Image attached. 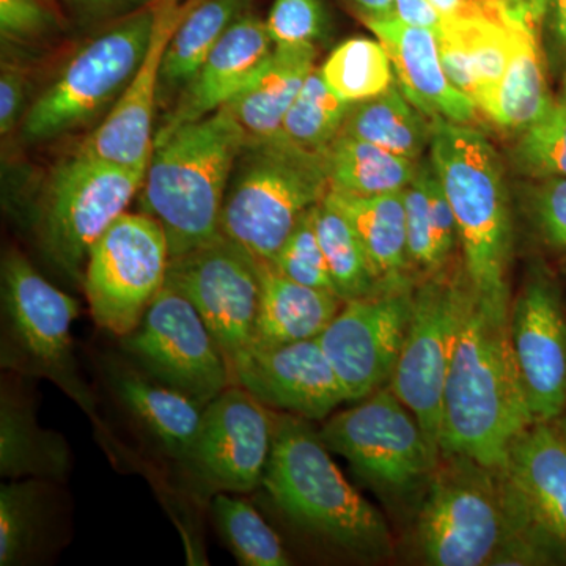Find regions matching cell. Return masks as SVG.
I'll return each mask as SVG.
<instances>
[{
  "instance_id": "cell-1",
  "label": "cell",
  "mask_w": 566,
  "mask_h": 566,
  "mask_svg": "<svg viewBox=\"0 0 566 566\" xmlns=\"http://www.w3.org/2000/svg\"><path fill=\"white\" fill-rule=\"evenodd\" d=\"M510 308L474 292L458 335L442 400L441 453L502 469L510 447L534 423L517 370Z\"/></svg>"
},
{
  "instance_id": "cell-2",
  "label": "cell",
  "mask_w": 566,
  "mask_h": 566,
  "mask_svg": "<svg viewBox=\"0 0 566 566\" xmlns=\"http://www.w3.org/2000/svg\"><path fill=\"white\" fill-rule=\"evenodd\" d=\"M307 419L275 412L273 449L262 485L296 526L359 558L392 553L381 513L349 485Z\"/></svg>"
},
{
  "instance_id": "cell-3",
  "label": "cell",
  "mask_w": 566,
  "mask_h": 566,
  "mask_svg": "<svg viewBox=\"0 0 566 566\" xmlns=\"http://www.w3.org/2000/svg\"><path fill=\"white\" fill-rule=\"evenodd\" d=\"M244 144L243 129L221 107L153 145L139 208L163 227L170 259L221 234L223 200Z\"/></svg>"
},
{
  "instance_id": "cell-4",
  "label": "cell",
  "mask_w": 566,
  "mask_h": 566,
  "mask_svg": "<svg viewBox=\"0 0 566 566\" xmlns=\"http://www.w3.org/2000/svg\"><path fill=\"white\" fill-rule=\"evenodd\" d=\"M431 123L430 159L455 214L465 275L480 297L510 308L513 229L501 158L471 125Z\"/></svg>"
},
{
  "instance_id": "cell-5",
  "label": "cell",
  "mask_w": 566,
  "mask_h": 566,
  "mask_svg": "<svg viewBox=\"0 0 566 566\" xmlns=\"http://www.w3.org/2000/svg\"><path fill=\"white\" fill-rule=\"evenodd\" d=\"M329 189L323 153L305 150L282 133L245 139L223 200L221 232L271 264Z\"/></svg>"
},
{
  "instance_id": "cell-6",
  "label": "cell",
  "mask_w": 566,
  "mask_h": 566,
  "mask_svg": "<svg viewBox=\"0 0 566 566\" xmlns=\"http://www.w3.org/2000/svg\"><path fill=\"white\" fill-rule=\"evenodd\" d=\"M512 534L501 469L441 453L417 517V546L424 564L493 565Z\"/></svg>"
},
{
  "instance_id": "cell-7",
  "label": "cell",
  "mask_w": 566,
  "mask_h": 566,
  "mask_svg": "<svg viewBox=\"0 0 566 566\" xmlns=\"http://www.w3.org/2000/svg\"><path fill=\"white\" fill-rule=\"evenodd\" d=\"M145 169L77 151L55 167L36 205L33 229L41 251L71 282L84 281L93 244L139 196Z\"/></svg>"
},
{
  "instance_id": "cell-8",
  "label": "cell",
  "mask_w": 566,
  "mask_h": 566,
  "mask_svg": "<svg viewBox=\"0 0 566 566\" xmlns=\"http://www.w3.org/2000/svg\"><path fill=\"white\" fill-rule=\"evenodd\" d=\"M155 18L153 2L107 24L84 44L25 112L22 136L29 142L51 140L111 109L147 54Z\"/></svg>"
},
{
  "instance_id": "cell-9",
  "label": "cell",
  "mask_w": 566,
  "mask_h": 566,
  "mask_svg": "<svg viewBox=\"0 0 566 566\" xmlns=\"http://www.w3.org/2000/svg\"><path fill=\"white\" fill-rule=\"evenodd\" d=\"M319 436L331 452L346 458L354 472L386 497H405L427 486L439 460L419 420L389 386L331 417Z\"/></svg>"
},
{
  "instance_id": "cell-10",
  "label": "cell",
  "mask_w": 566,
  "mask_h": 566,
  "mask_svg": "<svg viewBox=\"0 0 566 566\" xmlns=\"http://www.w3.org/2000/svg\"><path fill=\"white\" fill-rule=\"evenodd\" d=\"M170 252L163 227L144 212H125L93 244L85 264V297L93 322L115 337L139 326L167 282Z\"/></svg>"
},
{
  "instance_id": "cell-11",
  "label": "cell",
  "mask_w": 566,
  "mask_h": 566,
  "mask_svg": "<svg viewBox=\"0 0 566 566\" xmlns=\"http://www.w3.org/2000/svg\"><path fill=\"white\" fill-rule=\"evenodd\" d=\"M472 297L468 275L449 281L434 274L415 290L408 333L389 382L439 455L446 379Z\"/></svg>"
},
{
  "instance_id": "cell-12",
  "label": "cell",
  "mask_w": 566,
  "mask_h": 566,
  "mask_svg": "<svg viewBox=\"0 0 566 566\" xmlns=\"http://www.w3.org/2000/svg\"><path fill=\"white\" fill-rule=\"evenodd\" d=\"M166 283L191 301L232 371L238 357L255 345L262 264L221 232L210 243L172 256Z\"/></svg>"
},
{
  "instance_id": "cell-13",
  "label": "cell",
  "mask_w": 566,
  "mask_h": 566,
  "mask_svg": "<svg viewBox=\"0 0 566 566\" xmlns=\"http://www.w3.org/2000/svg\"><path fill=\"white\" fill-rule=\"evenodd\" d=\"M123 346L153 379L202 408L233 385L229 363L202 316L167 283L139 326L123 337Z\"/></svg>"
},
{
  "instance_id": "cell-14",
  "label": "cell",
  "mask_w": 566,
  "mask_h": 566,
  "mask_svg": "<svg viewBox=\"0 0 566 566\" xmlns=\"http://www.w3.org/2000/svg\"><path fill=\"white\" fill-rule=\"evenodd\" d=\"M513 534L566 564V416L528 424L504 468Z\"/></svg>"
},
{
  "instance_id": "cell-15",
  "label": "cell",
  "mask_w": 566,
  "mask_h": 566,
  "mask_svg": "<svg viewBox=\"0 0 566 566\" xmlns=\"http://www.w3.org/2000/svg\"><path fill=\"white\" fill-rule=\"evenodd\" d=\"M415 290L403 282L348 301L319 335L348 401H360L390 379L403 348Z\"/></svg>"
},
{
  "instance_id": "cell-16",
  "label": "cell",
  "mask_w": 566,
  "mask_h": 566,
  "mask_svg": "<svg viewBox=\"0 0 566 566\" xmlns=\"http://www.w3.org/2000/svg\"><path fill=\"white\" fill-rule=\"evenodd\" d=\"M2 301L9 333L22 356L91 409V397L77 379L71 357V326L80 315L77 301L48 282L17 251L2 259Z\"/></svg>"
},
{
  "instance_id": "cell-17",
  "label": "cell",
  "mask_w": 566,
  "mask_h": 566,
  "mask_svg": "<svg viewBox=\"0 0 566 566\" xmlns=\"http://www.w3.org/2000/svg\"><path fill=\"white\" fill-rule=\"evenodd\" d=\"M232 385L205 406L188 463L212 488L249 493L263 482L273 449L275 412Z\"/></svg>"
},
{
  "instance_id": "cell-18",
  "label": "cell",
  "mask_w": 566,
  "mask_h": 566,
  "mask_svg": "<svg viewBox=\"0 0 566 566\" xmlns=\"http://www.w3.org/2000/svg\"><path fill=\"white\" fill-rule=\"evenodd\" d=\"M510 338L534 420L566 411V312L556 285L534 274L510 307Z\"/></svg>"
},
{
  "instance_id": "cell-19",
  "label": "cell",
  "mask_w": 566,
  "mask_h": 566,
  "mask_svg": "<svg viewBox=\"0 0 566 566\" xmlns=\"http://www.w3.org/2000/svg\"><path fill=\"white\" fill-rule=\"evenodd\" d=\"M233 385L244 387L268 408L307 420L326 419L348 401L318 338L252 346L232 365Z\"/></svg>"
},
{
  "instance_id": "cell-20",
  "label": "cell",
  "mask_w": 566,
  "mask_h": 566,
  "mask_svg": "<svg viewBox=\"0 0 566 566\" xmlns=\"http://www.w3.org/2000/svg\"><path fill=\"white\" fill-rule=\"evenodd\" d=\"M188 6L189 0H155V28L147 54L128 87L102 125L82 144L80 153L134 169L148 167L155 145L153 122L159 103L164 52Z\"/></svg>"
},
{
  "instance_id": "cell-21",
  "label": "cell",
  "mask_w": 566,
  "mask_h": 566,
  "mask_svg": "<svg viewBox=\"0 0 566 566\" xmlns=\"http://www.w3.org/2000/svg\"><path fill=\"white\" fill-rule=\"evenodd\" d=\"M273 51L266 22L252 13L234 22L175 99V106L155 133V144L226 106L243 91Z\"/></svg>"
},
{
  "instance_id": "cell-22",
  "label": "cell",
  "mask_w": 566,
  "mask_h": 566,
  "mask_svg": "<svg viewBox=\"0 0 566 566\" xmlns=\"http://www.w3.org/2000/svg\"><path fill=\"white\" fill-rule=\"evenodd\" d=\"M365 25L386 48L398 85L417 109L430 120L471 125L475 120V103L453 87L442 69L438 36L428 29L411 25L400 18L371 20Z\"/></svg>"
},
{
  "instance_id": "cell-23",
  "label": "cell",
  "mask_w": 566,
  "mask_h": 566,
  "mask_svg": "<svg viewBox=\"0 0 566 566\" xmlns=\"http://www.w3.org/2000/svg\"><path fill=\"white\" fill-rule=\"evenodd\" d=\"M316 55L315 44H277L243 91L223 106L245 139L282 133L286 112L315 70Z\"/></svg>"
},
{
  "instance_id": "cell-24",
  "label": "cell",
  "mask_w": 566,
  "mask_h": 566,
  "mask_svg": "<svg viewBox=\"0 0 566 566\" xmlns=\"http://www.w3.org/2000/svg\"><path fill=\"white\" fill-rule=\"evenodd\" d=\"M262 264V300L255 345L274 346L312 340L324 333L344 307L337 294L312 289Z\"/></svg>"
},
{
  "instance_id": "cell-25",
  "label": "cell",
  "mask_w": 566,
  "mask_h": 566,
  "mask_svg": "<svg viewBox=\"0 0 566 566\" xmlns=\"http://www.w3.org/2000/svg\"><path fill=\"white\" fill-rule=\"evenodd\" d=\"M252 0H189L164 52L159 102L178 98L227 31L251 13Z\"/></svg>"
},
{
  "instance_id": "cell-26",
  "label": "cell",
  "mask_w": 566,
  "mask_h": 566,
  "mask_svg": "<svg viewBox=\"0 0 566 566\" xmlns=\"http://www.w3.org/2000/svg\"><path fill=\"white\" fill-rule=\"evenodd\" d=\"M326 199L352 223L382 285L408 282L405 191L370 197L329 191Z\"/></svg>"
},
{
  "instance_id": "cell-27",
  "label": "cell",
  "mask_w": 566,
  "mask_h": 566,
  "mask_svg": "<svg viewBox=\"0 0 566 566\" xmlns=\"http://www.w3.org/2000/svg\"><path fill=\"white\" fill-rule=\"evenodd\" d=\"M111 381L123 405L164 449L188 461L202 424V406L188 395L166 385H156L129 368H114Z\"/></svg>"
},
{
  "instance_id": "cell-28",
  "label": "cell",
  "mask_w": 566,
  "mask_h": 566,
  "mask_svg": "<svg viewBox=\"0 0 566 566\" xmlns=\"http://www.w3.org/2000/svg\"><path fill=\"white\" fill-rule=\"evenodd\" d=\"M538 24L524 21L517 25L504 77L482 107L483 114L502 128L524 129L553 103L539 51Z\"/></svg>"
},
{
  "instance_id": "cell-29",
  "label": "cell",
  "mask_w": 566,
  "mask_h": 566,
  "mask_svg": "<svg viewBox=\"0 0 566 566\" xmlns=\"http://www.w3.org/2000/svg\"><path fill=\"white\" fill-rule=\"evenodd\" d=\"M329 191L349 196H382L405 191L419 163L340 133L323 151Z\"/></svg>"
},
{
  "instance_id": "cell-30",
  "label": "cell",
  "mask_w": 566,
  "mask_h": 566,
  "mask_svg": "<svg viewBox=\"0 0 566 566\" xmlns=\"http://www.w3.org/2000/svg\"><path fill=\"white\" fill-rule=\"evenodd\" d=\"M342 133L419 163L424 148H430L433 123L394 82L381 95L354 103Z\"/></svg>"
},
{
  "instance_id": "cell-31",
  "label": "cell",
  "mask_w": 566,
  "mask_h": 566,
  "mask_svg": "<svg viewBox=\"0 0 566 566\" xmlns=\"http://www.w3.org/2000/svg\"><path fill=\"white\" fill-rule=\"evenodd\" d=\"M69 447L61 436L41 430L31 409L3 392L0 405V472L10 479L48 476L69 472Z\"/></svg>"
},
{
  "instance_id": "cell-32",
  "label": "cell",
  "mask_w": 566,
  "mask_h": 566,
  "mask_svg": "<svg viewBox=\"0 0 566 566\" xmlns=\"http://www.w3.org/2000/svg\"><path fill=\"white\" fill-rule=\"evenodd\" d=\"M315 229L335 293L344 303L371 296L387 289L371 268L352 223L326 197L315 207Z\"/></svg>"
},
{
  "instance_id": "cell-33",
  "label": "cell",
  "mask_w": 566,
  "mask_h": 566,
  "mask_svg": "<svg viewBox=\"0 0 566 566\" xmlns=\"http://www.w3.org/2000/svg\"><path fill=\"white\" fill-rule=\"evenodd\" d=\"M323 80L346 102L359 103L394 85V65L381 41L349 39L319 69Z\"/></svg>"
},
{
  "instance_id": "cell-34",
  "label": "cell",
  "mask_w": 566,
  "mask_h": 566,
  "mask_svg": "<svg viewBox=\"0 0 566 566\" xmlns=\"http://www.w3.org/2000/svg\"><path fill=\"white\" fill-rule=\"evenodd\" d=\"M354 103L337 95L314 70L286 112L282 134L308 151L323 153L344 132Z\"/></svg>"
},
{
  "instance_id": "cell-35",
  "label": "cell",
  "mask_w": 566,
  "mask_h": 566,
  "mask_svg": "<svg viewBox=\"0 0 566 566\" xmlns=\"http://www.w3.org/2000/svg\"><path fill=\"white\" fill-rule=\"evenodd\" d=\"M216 524L234 557L245 566H286L290 557L277 534L244 499L216 495Z\"/></svg>"
},
{
  "instance_id": "cell-36",
  "label": "cell",
  "mask_w": 566,
  "mask_h": 566,
  "mask_svg": "<svg viewBox=\"0 0 566 566\" xmlns=\"http://www.w3.org/2000/svg\"><path fill=\"white\" fill-rule=\"evenodd\" d=\"M515 159L524 174L538 180L566 177V103H551L523 129Z\"/></svg>"
},
{
  "instance_id": "cell-37",
  "label": "cell",
  "mask_w": 566,
  "mask_h": 566,
  "mask_svg": "<svg viewBox=\"0 0 566 566\" xmlns=\"http://www.w3.org/2000/svg\"><path fill=\"white\" fill-rule=\"evenodd\" d=\"M39 488L13 482L0 488V565L20 564L31 549L39 523Z\"/></svg>"
},
{
  "instance_id": "cell-38",
  "label": "cell",
  "mask_w": 566,
  "mask_h": 566,
  "mask_svg": "<svg viewBox=\"0 0 566 566\" xmlns=\"http://www.w3.org/2000/svg\"><path fill=\"white\" fill-rule=\"evenodd\" d=\"M270 266L294 282L337 294L316 234L315 207L301 218Z\"/></svg>"
},
{
  "instance_id": "cell-39",
  "label": "cell",
  "mask_w": 566,
  "mask_h": 566,
  "mask_svg": "<svg viewBox=\"0 0 566 566\" xmlns=\"http://www.w3.org/2000/svg\"><path fill=\"white\" fill-rule=\"evenodd\" d=\"M266 29L277 44H315L327 31L322 0H274Z\"/></svg>"
},
{
  "instance_id": "cell-40",
  "label": "cell",
  "mask_w": 566,
  "mask_h": 566,
  "mask_svg": "<svg viewBox=\"0 0 566 566\" xmlns=\"http://www.w3.org/2000/svg\"><path fill=\"white\" fill-rule=\"evenodd\" d=\"M406 234H408L409 260L420 270L438 274L442 270L436 252L433 226L427 193L420 178L416 177L405 189Z\"/></svg>"
},
{
  "instance_id": "cell-41",
  "label": "cell",
  "mask_w": 566,
  "mask_h": 566,
  "mask_svg": "<svg viewBox=\"0 0 566 566\" xmlns=\"http://www.w3.org/2000/svg\"><path fill=\"white\" fill-rule=\"evenodd\" d=\"M417 177L422 181L424 193H427L428 208H430L431 226H433L436 252H438L439 263L444 268L447 260L455 251L457 243H460L458 237V226L455 214L447 199L444 188L430 156L417 166Z\"/></svg>"
},
{
  "instance_id": "cell-42",
  "label": "cell",
  "mask_w": 566,
  "mask_h": 566,
  "mask_svg": "<svg viewBox=\"0 0 566 566\" xmlns=\"http://www.w3.org/2000/svg\"><path fill=\"white\" fill-rule=\"evenodd\" d=\"M57 28V18L46 0H0V33L3 41L24 43Z\"/></svg>"
},
{
  "instance_id": "cell-43",
  "label": "cell",
  "mask_w": 566,
  "mask_h": 566,
  "mask_svg": "<svg viewBox=\"0 0 566 566\" xmlns=\"http://www.w3.org/2000/svg\"><path fill=\"white\" fill-rule=\"evenodd\" d=\"M532 214L543 241L566 252V177L543 180L532 197Z\"/></svg>"
},
{
  "instance_id": "cell-44",
  "label": "cell",
  "mask_w": 566,
  "mask_h": 566,
  "mask_svg": "<svg viewBox=\"0 0 566 566\" xmlns=\"http://www.w3.org/2000/svg\"><path fill=\"white\" fill-rule=\"evenodd\" d=\"M439 55H441L442 69H444L447 77L452 82L453 87L472 99L476 106L479 98V81L474 66H472L471 57L463 44L453 39L449 33H441L438 36Z\"/></svg>"
},
{
  "instance_id": "cell-45",
  "label": "cell",
  "mask_w": 566,
  "mask_h": 566,
  "mask_svg": "<svg viewBox=\"0 0 566 566\" xmlns=\"http://www.w3.org/2000/svg\"><path fill=\"white\" fill-rule=\"evenodd\" d=\"M82 25L112 24L136 13L155 0H62Z\"/></svg>"
},
{
  "instance_id": "cell-46",
  "label": "cell",
  "mask_w": 566,
  "mask_h": 566,
  "mask_svg": "<svg viewBox=\"0 0 566 566\" xmlns=\"http://www.w3.org/2000/svg\"><path fill=\"white\" fill-rule=\"evenodd\" d=\"M28 96V80L20 69L3 65L0 76V133L13 132Z\"/></svg>"
},
{
  "instance_id": "cell-47",
  "label": "cell",
  "mask_w": 566,
  "mask_h": 566,
  "mask_svg": "<svg viewBox=\"0 0 566 566\" xmlns=\"http://www.w3.org/2000/svg\"><path fill=\"white\" fill-rule=\"evenodd\" d=\"M395 9L401 21L441 35L444 17L428 0H395Z\"/></svg>"
},
{
  "instance_id": "cell-48",
  "label": "cell",
  "mask_w": 566,
  "mask_h": 566,
  "mask_svg": "<svg viewBox=\"0 0 566 566\" xmlns=\"http://www.w3.org/2000/svg\"><path fill=\"white\" fill-rule=\"evenodd\" d=\"M364 18L371 20H387L397 17L395 0H352Z\"/></svg>"
},
{
  "instance_id": "cell-49",
  "label": "cell",
  "mask_w": 566,
  "mask_h": 566,
  "mask_svg": "<svg viewBox=\"0 0 566 566\" xmlns=\"http://www.w3.org/2000/svg\"><path fill=\"white\" fill-rule=\"evenodd\" d=\"M444 18L457 17L468 9L471 0H428Z\"/></svg>"
},
{
  "instance_id": "cell-50",
  "label": "cell",
  "mask_w": 566,
  "mask_h": 566,
  "mask_svg": "<svg viewBox=\"0 0 566 566\" xmlns=\"http://www.w3.org/2000/svg\"><path fill=\"white\" fill-rule=\"evenodd\" d=\"M554 14V28L558 39L566 43V0H549Z\"/></svg>"
},
{
  "instance_id": "cell-51",
  "label": "cell",
  "mask_w": 566,
  "mask_h": 566,
  "mask_svg": "<svg viewBox=\"0 0 566 566\" xmlns=\"http://www.w3.org/2000/svg\"><path fill=\"white\" fill-rule=\"evenodd\" d=\"M504 2L521 3V6L527 7V9L534 11L535 17L538 18V20H543V17L546 14L547 7H549V0H504Z\"/></svg>"
},
{
  "instance_id": "cell-52",
  "label": "cell",
  "mask_w": 566,
  "mask_h": 566,
  "mask_svg": "<svg viewBox=\"0 0 566 566\" xmlns=\"http://www.w3.org/2000/svg\"><path fill=\"white\" fill-rule=\"evenodd\" d=\"M46 2H48V3H51V0H46ZM51 6H52V3H51Z\"/></svg>"
},
{
  "instance_id": "cell-53",
  "label": "cell",
  "mask_w": 566,
  "mask_h": 566,
  "mask_svg": "<svg viewBox=\"0 0 566 566\" xmlns=\"http://www.w3.org/2000/svg\"><path fill=\"white\" fill-rule=\"evenodd\" d=\"M565 98H566V85H565Z\"/></svg>"
},
{
  "instance_id": "cell-54",
  "label": "cell",
  "mask_w": 566,
  "mask_h": 566,
  "mask_svg": "<svg viewBox=\"0 0 566 566\" xmlns=\"http://www.w3.org/2000/svg\"><path fill=\"white\" fill-rule=\"evenodd\" d=\"M180 2H185V0H180Z\"/></svg>"
}]
</instances>
